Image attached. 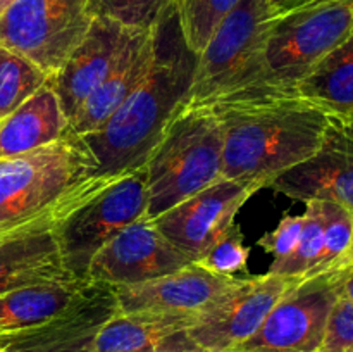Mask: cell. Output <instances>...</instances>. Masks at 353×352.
I'll return each mask as SVG.
<instances>
[{
  "label": "cell",
  "mask_w": 353,
  "mask_h": 352,
  "mask_svg": "<svg viewBox=\"0 0 353 352\" xmlns=\"http://www.w3.org/2000/svg\"><path fill=\"white\" fill-rule=\"evenodd\" d=\"M174 3L176 0H93V10L128 28L152 30Z\"/></svg>",
  "instance_id": "obj_27"
},
{
  "label": "cell",
  "mask_w": 353,
  "mask_h": 352,
  "mask_svg": "<svg viewBox=\"0 0 353 352\" xmlns=\"http://www.w3.org/2000/svg\"><path fill=\"white\" fill-rule=\"evenodd\" d=\"M0 57H2V48H0Z\"/></svg>",
  "instance_id": "obj_39"
},
{
  "label": "cell",
  "mask_w": 353,
  "mask_h": 352,
  "mask_svg": "<svg viewBox=\"0 0 353 352\" xmlns=\"http://www.w3.org/2000/svg\"><path fill=\"white\" fill-rule=\"evenodd\" d=\"M57 95L48 83L0 119V159L28 154L61 140L71 131Z\"/></svg>",
  "instance_id": "obj_18"
},
{
  "label": "cell",
  "mask_w": 353,
  "mask_h": 352,
  "mask_svg": "<svg viewBox=\"0 0 353 352\" xmlns=\"http://www.w3.org/2000/svg\"><path fill=\"white\" fill-rule=\"evenodd\" d=\"M154 57L152 30H134L103 81L86 99L72 119L71 128L79 137H88L105 124L117 107L143 81Z\"/></svg>",
  "instance_id": "obj_17"
},
{
  "label": "cell",
  "mask_w": 353,
  "mask_h": 352,
  "mask_svg": "<svg viewBox=\"0 0 353 352\" xmlns=\"http://www.w3.org/2000/svg\"><path fill=\"white\" fill-rule=\"evenodd\" d=\"M345 266L296 282L238 352H319Z\"/></svg>",
  "instance_id": "obj_9"
},
{
  "label": "cell",
  "mask_w": 353,
  "mask_h": 352,
  "mask_svg": "<svg viewBox=\"0 0 353 352\" xmlns=\"http://www.w3.org/2000/svg\"><path fill=\"white\" fill-rule=\"evenodd\" d=\"M343 266L345 268H353V231H352V240H350V245H348L347 255H345L343 259Z\"/></svg>",
  "instance_id": "obj_33"
},
{
  "label": "cell",
  "mask_w": 353,
  "mask_h": 352,
  "mask_svg": "<svg viewBox=\"0 0 353 352\" xmlns=\"http://www.w3.org/2000/svg\"><path fill=\"white\" fill-rule=\"evenodd\" d=\"M134 30L138 28H128L110 17L97 16L62 68L47 79L69 123L103 81Z\"/></svg>",
  "instance_id": "obj_15"
},
{
  "label": "cell",
  "mask_w": 353,
  "mask_h": 352,
  "mask_svg": "<svg viewBox=\"0 0 353 352\" xmlns=\"http://www.w3.org/2000/svg\"><path fill=\"white\" fill-rule=\"evenodd\" d=\"M54 228H38L0 242V293L37 283L76 280L62 264Z\"/></svg>",
  "instance_id": "obj_19"
},
{
  "label": "cell",
  "mask_w": 353,
  "mask_h": 352,
  "mask_svg": "<svg viewBox=\"0 0 353 352\" xmlns=\"http://www.w3.org/2000/svg\"><path fill=\"white\" fill-rule=\"evenodd\" d=\"M303 230L292 257L281 266L278 275L292 278H309L314 276L321 251H323V207L319 200L305 202L303 211Z\"/></svg>",
  "instance_id": "obj_25"
},
{
  "label": "cell",
  "mask_w": 353,
  "mask_h": 352,
  "mask_svg": "<svg viewBox=\"0 0 353 352\" xmlns=\"http://www.w3.org/2000/svg\"><path fill=\"white\" fill-rule=\"evenodd\" d=\"M150 352H203V351H200V349L193 344L192 338L186 335L185 338L174 342V344L165 345V347H161V349H155V351H150Z\"/></svg>",
  "instance_id": "obj_31"
},
{
  "label": "cell",
  "mask_w": 353,
  "mask_h": 352,
  "mask_svg": "<svg viewBox=\"0 0 353 352\" xmlns=\"http://www.w3.org/2000/svg\"><path fill=\"white\" fill-rule=\"evenodd\" d=\"M86 282L61 280L0 293V338L38 326L69 306Z\"/></svg>",
  "instance_id": "obj_21"
},
{
  "label": "cell",
  "mask_w": 353,
  "mask_h": 352,
  "mask_svg": "<svg viewBox=\"0 0 353 352\" xmlns=\"http://www.w3.org/2000/svg\"><path fill=\"white\" fill-rule=\"evenodd\" d=\"M341 352H353V349H352V351H341Z\"/></svg>",
  "instance_id": "obj_38"
},
{
  "label": "cell",
  "mask_w": 353,
  "mask_h": 352,
  "mask_svg": "<svg viewBox=\"0 0 353 352\" xmlns=\"http://www.w3.org/2000/svg\"><path fill=\"white\" fill-rule=\"evenodd\" d=\"M319 202L323 207L324 219L323 251H321L314 276L343 266L353 231V214L350 211L334 202H323V200Z\"/></svg>",
  "instance_id": "obj_26"
},
{
  "label": "cell",
  "mask_w": 353,
  "mask_h": 352,
  "mask_svg": "<svg viewBox=\"0 0 353 352\" xmlns=\"http://www.w3.org/2000/svg\"><path fill=\"white\" fill-rule=\"evenodd\" d=\"M296 92L330 116L353 117V30L299 83Z\"/></svg>",
  "instance_id": "obj_22"
},
{
  "label": "cell",
  "mask_w": 353,
  "mask_h": 352,
  "mask_svg": "<svg viewBox=\"0 0 353 352\" xmlns=\"http://www.w3.org/2000/svg\"><path fill=\"white\" fill-rule=\"evenodd\" d=\"M352 119H353V117H352Z\"/></svg>",
  "instance_id": "obj_41"
},
{
  "label": "cell",
  "mask_w": 353,
  "mask_h": 352,
  "mask_svg": "<svg viewBox=\"0 0 353 352\" xmlns=\"http://www.w3.org/2000/svg\"><path fill=\"white\" fill-rule=\"evenodd\" d=\"M12 2L14 0H0V12H3V10H6Z\"/></svg>",
  "instance_id": "obj_37"
},
{
  "label": "cell",
  "mask_w": 353,
  "mask_h": 352,
  "mask_svg": "<svg viewBox=\"0 0 353 352\" xmlns=\"http://www.w3.org/2000/svg\"><path fill=\"white\" fill-rule=\"evenodd\" d=\"M223 128V178L271 185L316 154L330 114L296 90L261 86L212 104Z\"/></svg>",
  "instance_id": "obj_1"
},
{
  "label": "cell",
  "mask_w": 353,
  "mask_h": 352,
  "mask_svg": "<svg viewBox=\"0 0 353 352\" xmlns=\"http://www.w3.org/2000/svg\"><path fill=\"white\" fill-rule=\"evenodd\" d=\"M248 255L250 248L245 245L243 233L240 228L233 226L196 261V264L216 275L234 276L247 269Z\"/></svg>",
  "instance_id": "obj_28"
},
{
  "label": "cell",
  "mask_w": 353,
  "mask_h": 352,
  "mask_svg": "<svg viewBox=\"0 0 353 352\" xmlns=\"http://www.w3.org/2000/svg\"><path fill=\"white\" fill-rule=\"evenodd\" d=\"M117 313L116 289L86 282L79 295L54 317L0 338V352H95L97 333Z\"/></svg>",
  "instance_id": "obj_12"
},
{
  "label": "cell",
  "mask_w": 353,
  "mask_h": 352,
  "mask_svg": "<svg viewBox=\"0 0 353 352\" xmlns=\"http://www.w3.org/2000/svg\"><path fill=\"white\" fill-rule=\"evenodd\" d=\"M269 188L290 199L334 202L353 214V119L330 116L316 154L279 175Z\"/></svg>",
  "instance_id": "obj_13"
},
{
  "label": "cell",
  "mask_w": 353,
  "mask_h": 352,
  "mask_svg": "<svg viewBox=\"0 0 353 352\" xmlns=\"http://www.w3.org/2000/svg\"><path fill=\"white\" fill-rule=\"evenodd\" d=\"M47 75L33 62L2 48L0 57V119L30 99L47 83Z\"/></svg>",
  "instance_id": "obj_24"
},
{
  "label": "cell",
  "mask_w": 353,
  "mask_h": 352,
  "mask_svg": "<svg viewBox=\"0 0 353 352\" xmlns=\"http://www.w3.org/2000/svg\"><path fill=\"white\" fill-rule=\"evenodd\" d=\"M240 0H176L179 24L186 45L199 55L224 17Z\"/></svg>",
  "instance_id": "obj_23"
},
{
  "label": "cell",
  "mask_w": 353,
  "mask_h": 352,
  "mask_svg": "<svg viewBox=\"0 0 353 352\" xmlns=\"http://www.w3.org/2000/svg\"><path fill=\"white\" fill-rule=\"evenodd\" d=\"M268 2L271 3V6L274 7V9L278 10L279 14H281L283 10L286 9V6H288V3H290V0H268Z\"/></svg>",
  "instance_id": "obj_34"
},
{
  "label": "cell",
  "mask_w": 353,
  "mask_h": 352,
  "mask_svg": "<svg viewBox=\"0 0 353 352\" xmlns=\"http://www.w3.org/2000/svg\"><path fill=\"white\" fill-rule=\"evenodd\" d=\"M154 57L143 81L100 130L85 137L99 176L143 168L162 133L186 104L199 55L186 45L176 3L152 28Z\"/></svg>",
  "instance_id": "obj_2"
},
{
  "label": "cell",
  "mask_w": 353,
  "mask_h": 352,
  "mask_svg": "<svg viewBox=\"0 0 353 352\" xmlns=\"http://www.w3.org/2000/svg\"><path fill=\"white\" fill-rule=\"evenodd\" d=\"M236 276H223L207 271L196 262L171 275L117 286L116 297L121 313H169L196 314L209 307L223 293L238 283Z\"/></svg>",
  "instance_id": "obj_16"
},
{
  "label": "cell",
  "mask_w": 353,
  "mask_h": 352,
  "mask_svg": "<svg viewBox=\"0 0 353 352\" xmlns=\"http://www.w3.org/2000/svg\"><path fill=\"white\" fill-rule=\"evenodd\" d=\"M223 128L210 106H183L145 162L148 219L223 176Z\"/></svg>",
  "instance_id": "obj_4"
},
{
  "label": "cell",
  "mask_w": 353,
  "mask_h": 352,
  "mask_svg": "<svg viewBox=\"0 0 353 352\" xmlns=\"http://www.w3.org/2000/svg\"><path fill=\"white\" fill-rule=\"evenodd\" d=\"M303 230V214L299 216H285L281 223L274 228L272 231L265 233L264 237L259 240V245L264 248L268 254H271L272 264L268 273L271 275H278L281 266L292 257L295 252L296 244L300 240V235Z\"/></svg>",
  "instance_id": "obj_29"
},
{
  "label": "cell",
  "mask_w": 353,
  "mask_h": 352,
  "mask_svg": "<svg viewBox=\"0 0 353 352\" xmlns=\"http://www.w3.org/2000/svg\"><path fill=\"white\" fill-rule=\"evenodd\" d=\"M300 280L271 273L240 278L233 289L196 314L188 337L203 352L236 351L261 328L276 302Z\"/></svg>",
  "instance_id": "obj_10"
},
{
  "label": "cell",
  "mask_w": 353,
  "mask_h": 352,
  "mask_svg": "<svg viewBox=\"0 0 353 352\" xmlns=\"http://www.w3.org/2000/svg\"><path fill=\"white\" fill-rule=\"evenodd\" d=\"M302 2H303V0H290V3H288V6H286V9L283 10V12H286V10L295 9V7H299ZM283 12H281V14H283Z\"/></svg>",
  "instance_id": "obj_36"
},
{
  "label": "cell",
  "mask_w": 353,
  "mask_h": 352,
  "mask_svg": "<svg viewBox=\"0 0 353 352\" xmlns=\"http://www.w3.org/2000/svg\"><path fill=\"white\" fill-rule=\"evenodd\" d=\"M259 190H262L259 183L221 176L152 221L185 257L196 262L234 226L238 211Z\"/></svg>",
  "instance_id": "obj_11"
},
{
  "label": "cell",
  "mask_w": 353,
  "mask_h": 352,
  "mask_svg": "<svg viewBox=\"0 0 353 352\" xmlns=\"http://www.w3.org/2000/svg\"><path fill=\"white\" fill-rule=\"evenodd\" d=\"M95 17L93 0H14L0 12V48L28 59L50 78Z\"/></svg>",
  "instance_id": "obj_7"
},
{
  "label": "cell",
  "mask_w": 353,
  "mask_h": 352,
  "mask_svg": "<svg viewBox=\"0 0 353 352\" xmlns=\"http://www.w3.org/2000/svg\"><path fill=\"white\" fill-rule=\"evenodd\" d=\"M193 314L117 313L99 330L95 352H150L181 340Z\"/></svg>",
  "instance_id": "obj_20"
},
{
  "label": "cell",
  "mask_w": 353,
  "mask_h": 352,
  "mask_svg": "<svg viewBox=\"0 0 353 352\" xmlns=\"http://www.w3.org/2000/svg\"><path fill=\"white\" fill-rule=\"evenodd\" d=\"M110 179L99 176L95 155L72 130L54 144L0 159V242L57 226Z\"/></svg>",
  "instance_id": "obj_3"
},
{
  "label": "cell",
  "mask_w": 353,
  "mask_h": 352,
  "mask_svg": "<svg viewBox=\"0 0 353 352\" xmlns=\"http://www.w3.org/2000/svg\"><path fill=\"white\" fill-rule=\"evenodd\" d=\"M147 209L145 168L110 179L54 228L64 268L76 280L88 282L86 273L97 252L124 228L147 217Z\"/></svg>",
  "instance_id": "obj_6"
},
{
  "label": "cell",
  "mask_w": 353,
  "mask_h": 352,
  "mask_svg": "<svg viewBox=\"0 0 353 352\" xmlns=\"http://www.w3.org/2000/svg\"><path fill=\"white\" fill-rule=\"evenodd\" d=\"M231 352H238V351H231Z\"/></svg>",
  "instance_id": "obj_40"
},
{
  "label": "cell",
  "mask_w": 353,
  "mask_h": 352,
  "mask_svg": "<svg viewBox=\"0 0 353 352\" xmlns=\"http://www.w3.org/2000/svg\"><path fill=\"white\" fill-rule=\"evenodd\" d=\"M353 349V302L338 297L330 314L326 337L319 352H341Z\"/></svg>",
  "instance_id": "obj_30"
},
{
  "label": "cell",
  "mask_w": 353,
  "mask_h": 352,
  "mask_svg": "<svg viewBox=\"0 0 353 352\" xmlns=\"http://www.w3.org/2000/svg\"><path fill=\"white\" fill-rule=\"evenodd\" d=\"M192 264L154 221L141 217L103 245L90 262L86 280L114 286L138 285Z\"/></svg>",
  "instance_id": "obj_14"
},
{
  "label": "cell",
  "mask_w": 353,
  "mask_h": 352,
  "mask_svg": "<svg viewBox=\"0 0 353 352\" xmlns=\"http://www.w3.org/2000/svg\"><path fill=\"white\" fill-rule=\"evenodd\" d=\"M340 295L353 302V268H345L343 278H341Z\"/></svg>",
  "instance_id": "obj_32"
},
{
  "label": "cell",
  "mask_w": 353,
  "mask_h": 352,
  "mask_svg": "<svg viewBox=\"0 0 353 352\" xmlns=\"http://www.w3.org/2000/svg\"><path fill=\"white\" fill-rule=\"evenodd\" d=\"M278 17L268 0H240L199 54L185 106H212L234 93L272 86L265 52Z\"/></svg>",
  "instance_id": "obj_5"
},
{
  "label": "cell",
  "mask_w": 353,
  "mask_h": 352,
  "mask_svg": "<svg viewBox=\"0 0 353 352\" xmlns=\"http://www.w3.org/2000/svg\"><path fill=\"white\" fill-rule=\"evenodd\" d=\"M326 2H338V0H303L299 7L302 6H312V3H326ZM347 2H353V0H347ZM296 9V7H295Z\"/></svg>",
  "instance_id": "obj_35"
},
{
  "label": "cell",
  "mask_w": 353,
  "mask_h": 352,
  "mask_svg": "<svg viewBox=\"0 0 353 352\" xmlns=\"http://www.w3.org/2000/svg\"><path fill=\"white\" fill-rule=\"evenodd\" d=\"M353 30V2L312 3L279 14L269 37V83L296 90L316 66Z\"/></svg>",
  "instance_id": "obj_8"
}]
</instances>
